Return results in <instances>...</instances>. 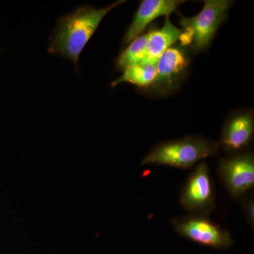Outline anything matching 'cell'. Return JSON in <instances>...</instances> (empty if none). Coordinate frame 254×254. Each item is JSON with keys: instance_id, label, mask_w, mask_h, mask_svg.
Returning a JSON list of instances; mask_svg holds the SVG:
<instances>
[{"instance_id": "9", "label": "cell", "mask_w": 254, "mask_h": 254, "mask_svg": "<svg viewBox=\"0 0 254 254\" xmlns=\"http://www.w3.org/2000/svg\"><path fill=\"white\" fill-rule=\"evenodd\" d=\"M185 2L183 0H143L137 10L133 21L124 36L123 45L129 44L143 34L147 26L160 16H170L179 6Z\"/></svg>"}, {"instance_id": "3", "label": "cell", "mask_w": 254, "mask_h": 254, "mask_svg": "<svg viewBox=\"0 0 254 254\" xmlns=\"http://www.w3.org/2000/svg\"><path fill=\"white\" fill-rule=\"evenodd\" d=\"M200 12L192 17L181 16L180 24L182 34V46L189 47L192 51L206 50L227 18V13L233 1L229 0H205Z\"/></svg>"}, {"instance_id": "6", "label": "cell", "mask_w": 254, "mask_h": 254, "mask_svg": "<svg viewBox=\"0 0 254 254\" xmlns=\"http://www.w3.org/2000/svg\"><path fill=\"white\" fill-rule=\"evenodd\" d=\"M180 203L190 214L208 216L216 207V198L208 164L201 162L187 179L180 193Z\"/></svg>"}, {"instance_id": "4", "label": "cell", "mask_w": 254, "mask_h": 254, "mask_svg": "<svg viewBox=\"0 0 254 254\" xmlns=\"http://www.w3.org/2000/svg\"><path fill=\"white\" fill-rule=\"evenodd\" d=\"M190 58L188 50L181 45L167 50L156 64V77L147 93L154 96L167 97L180 87L186 76Z\"/></svg>"}, {"instance_id": "11", "label": "cell", "mask_w": 254, "mask_h": 254, "mask_svg": "<svg viewBox=\"0 0 254 254\" xmlns=\"http://www.w3.org/2000/svg\"><path fill=\"white\" fill-rule=\"evenodd\" d=\"M156 73V64L145 63L136 64L125 68L123 74L113 81L111 86L113 88L121 83H128L146 90L154 82Z\"/></svg>"}, {"instance_id": "13", "label": "cell", "mask_w": 254, "mask_h": 254, "mask_svg": "<svg viewBox=\"0 0 254 254\" xmlns=\"http://www.w3.org/2000/svg\"><path fill=\"white\" fill-rule=\"evenodd\" d=\"M244 209H245V213L246 218L251 226L254 227V198L250 197L247 199L244 203Z\"/></svg>"}, {"instance_id": "5", "label": "cell", "mask_w": 254, "mask_h": 254, "mask_svg": "<svg viewBox=\"0 0 254 254\" xmlns=\"http://www.w3.org/2000/svg\"><path fill=\"white\" fill-rule=\"evenodd\" d=\"M172 223L177 233L199 245L218 250H227L233 245L230 232L205 215L190 214L174 219Z\"/></svg>"}, {"instance_id": "7", "label": "cell", "mask_w": 254, "mask_h": 254, "mask_svg": "<svg viewBox=\"0 0 254 254\" xmlns=\"http://www.w3.org/2000/svg\"><path fill=\"white\" fill-rule=\"evenodd\" d=\"M218 173L229 193L239 198L254 187V153L242 151L221 159Z\"/></svg>"}, {"instance_id": "12", "label": "cell", "mask_w": 254, "mask_h": 254, "mask_svg": "<svg viewBox=\"0 0 254 254\" xmlns=\"http://www.w3.org/2000/svg\"><path fill=\"white\" fill-rule=\"evenodd\" d=\"M149 32L143 33L128 44V47L120 55L116 61V66L119 70L123 71L125 68L141 63L144 61L146 54Z\"/></svg>"}, {"instance_id": "10", "label": "cell", "mask_w": 254, "mask_h": 254, "mask_svg": "<svg viewBox=\"0 0 254 254\" xmlns=\"http://www.w3.org/2000/svg\"><path fill=\"white\" fill-rule=\"evenodd\" d=\"M182 34V29L176 27L170 17L166 16L163 27L149 32L146 54L143 63L156 64L162 55L180 41Z\"/></svg>"}, {"instance_id": "8", "label": "cell", "mask_w": 254, "mask_h": 254, "mask_svg": "<svg viewBox=\"0 0 254 254\" xmlns=\"http://www.w3.org/2000/svg\"><path fill=\"white\" fill-rule=\"evenodd\" d=\"M254 134L253 110H237L225 120L218 143L219 148L230 155L240 153L250 144Z\"/></svg>"}, {"instance_id": "2", "label": "cell", "mask_w": 254, "mask_h": 254, "mask_svg": "<svg viewBox=\"0 0 254 254\" xmlns=\"http://www.w3.org/2000/svg\"><path fill=\"white\" fill-rule=\"evenodd\" d=\"M219 150L218 143L209 138L188 136L155 145L142 160V164L190 169L197 162L217 155Z\"/></svg>"}, {"instance_id": "1", "label": "cell", "mask_w": 254, "mask_h": 254, "mask_svg": "<svg viewBox=\"0 0 254 254\" xmlns=\"http://www.w3.org/2000/svg\"><path fill=\"white\" fill-rule=\"evenodd\" d=\"M126 1H118L106 7L96 9L84 5L58 20L50 38L48 52L72 62L79 71L78 60L88 42L107 14Z\"/></svg>"}]
</instances>
